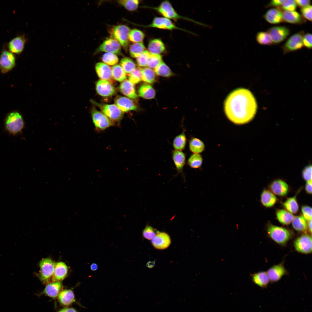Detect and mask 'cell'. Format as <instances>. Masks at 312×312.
Returning <instances> with one entry per match:
<instances>
[{
	"instance_id": "cell-44",
	"label": "cell",
	"mask_w": 312,
	"mask_h": 312,
	"mask_svg": "<svg viewBox=\"0 0 312 312\" xmlns=\"http://www.w3.org/2000/svg\"><path fill=\"white\" fill-rule=\"evenodd\" d=\"M156 74L160 76L169 77L172 75V72L169 67L163 62L155 69Z\"/></svg>"
},
{
	"instance_id": "cell-3",
	"label": "cell",
	"mask_w": 312,
	"mask_h": 312,
	"mask_svg": "<svg viewBox=\"0 0 312 312\" xmlns=\"http://www.w3.org/2000/svg\"><path fill=\"white\" fill-rule=\"evenodd\" d=\"M148 8L157 11L164 17L169 19L170 18L175 20L181 19H184L195 23L203 26L206 27L207 26V25L205 24L179 15L175 10L170 3L168 1H165L162 2L157 7H148Z\"/></svg>"
},
{
	"instance_id": "cell-60",
	"label": "cell",
	"mask_w": 312,
	"mask_h": 312,
	"mask_svg": "<svg viewBox=\"0 0 312 312\" xmlns=\"http://www.w3.org/2000/svg\"><path fill=\"white\" fill-rule=\"evenodd\" d=\"M284 0H274L272 1L270 3V5L272 6H278L281 5L283 3Z\"/></svg>"
},
{
	"instance_id": "cell-17",
	"label": "cell",
	"mask_w": 312,
	"mask_h": 312,
	"mask_svg": "<svg viewBox=\"0 0 312 312\" xmlns=\"http://www.w3.org/2000/svg\"><path fill=\"white\" fill-rule=\"evenodd\" d=\"M96 88L98 94L103 97L111 96L116 92L115 88L110 82L103 79L96 82Z\"/></svg>"
},
{
	"instance_id": "cell-11",
	"label": "cell",
	"mask_w": 312,
	"mask_h": 312,
	"mask_svg": "<svg viewBox=\"0 0 312 312\" xmlns=\"http://www.w3.org/2000/svg\"><path fill=\"white\" fill-rule=\"evenodd\" d=\"M16 65V58L14 54L9 51H3L0 55V68L5 73L11 70Z\"/></svg>"
},
{
	"instance_id": "cell-37",
	"label": "cell",
	"mask_w": 312,
	"mask_h": 312,
	"mask_svg": "<svg viewBox=\"0 0 312 312\" xmlns=\"http://www.w3.org/2000/svg\"><path fill=\"white\" fill-rule=\"evenodd\" d=\"M292 222L293 227L297 231L305 232L307 229V220L302 216L295 217Z\"/></svg>"
},
{
	"instance_id": "cell-20",
	"label": "cell",
	"mask_w": 312,
	"mask_h": 312,
	"mask_svg": "<svg viewBox=\"0 0 312 312\" xmlns=\"http://www.w3.org/2000/svg\"><path fill=\"white\" fill-rule=\"evenodd\" d=\"M267 272L270 281L272 282L278 281L287 273V270L282 263L273 266L268 269Z\"/></svg>"
},
{
	"instance_id": "cell-46",
	"label": "cell",
	"mask_w": 312,
	"mask_h": 312,
	"mask_svg": "<svg viewBox=\"0 0 312 312\" xmlns=\"http://www.w3.org/2000/svg\"><path fill=\"white\" fill-rule=\"evenodd\" d=\"M118 3L127 10L130 11L136 10L138 7L139 1L137 0H121Z\"/></svg>"
},
{
	"instance_id": "cell-40",
	"label": "cell",
	"mask_w": 312,
	"mask_h": 312,
	"mask_svg": "<svg viewBox=\"0 0 312 312\" xmlns=\"http://www.w3.org/2000/svg\"><path fill=\"white\" fill-rule=\"evenodd\" d=\"M145 47L142 42L133 43L130 46V54L132 57L137 58L145 50Z\"/></svg>"
},
{
	"instance_id": "cell-39",
	"label": "cell",
	"mask_w": 312,
	"mask_h": 312,
	"mask_svg": "<svg viewBox=\"0 0 312 312\" xmlns=\"http://www.w3.org/2000/svg\"><path fill=\"white\" fill-rule=\"evenodd\" d=\"M296 195L287 198L283 203V205L287 211L291 213H296L298 211L299 206Z\"/></svg>"
},
{
	"instance_id": "cell-42",
	"label": "cell",
	"mask_w": 312,
	"mask_h": 312,
	"mask_svg": "<svg viewBox=\"0 0 312 312\" xmlns=\"http://www.w3.org/2000/svg\"><path fill=\"white\" fill-rule=\"evenodd\" d=\"M145 37L144 33L141 31L136 29L130 30L129 39L130 41L133 43L140 42H142Z\"/></svg>"
},
{
	"instance_id": "cell-50",
	"label": "cell",
	"mask_w": 312,
	"mask_h": 312,
	"mask_svg": "<svg viewBox=\"0 0 312 312\" xmlns=\"http://www.w3.org/2000/svg\"><path fill=\"white\" fill-rule=\"evenodd\" d=\"M150 53L148 51L145 50L137 58L136 61L138 65L140 67L147 66Z\"/></svg>"
},
{
	"instance_id": "cell-47",
	"label": "cell",
	"mask_w": 312,
	"mask_h": 312,
	"mask_svg": "<svg viewBox=\"0 0 312 312\" xmlns=\"http://www.w3.org/2000/svg\"><path fill=\"white\" fill-rule=\"evenodd\" d=\"M102 60L104 63L110 65H116L118 62L119 59L116 54L111 53L104 54Z\"/></svg>"
},
{
	"instance_id": "cell-31",
	"label": "cell",
	"mask_w": 312,
	"mask_h": 312,
	"mask_svg": "<svg viewBox=\"0 0 312 312\" xmlns=\"http://www.w3.org/2000/svg\"><path fill=\"white\" fill-rule=\"evenodd\" d=\"M182 128L181 133L176 136L173 140L172 146L174 150L182 151L185 148L187 139L185 129L184 127Z\"/></svg>"
},
{
	"instance_id": "cell-1",
	"label": "cell",
	"mask_w": 312,
	"mask_h": 312,
	"mask_svg": "<svg viewBox=\"0 0 312 312\" xmlns=\"http://www.w3.org/2000/svg\"><path fill=\"white\" fill-rule=\"evenodd\" d=\"M257 105L252 93L246 89L239 88L231 92L224 103V109L227 118L237 125L250 121L257 111Z\"/></svg>"
},
{
	"instance_id": "cell-4",
	"label": "cell",
	"mask_w": 312,
	"mask_h": 312,
	"mask_svg": "<svg viewBox=\"0 0 312 312\" xmlns=\"http://www.w3.org/2000/svg\"><path fill=\"white\" fill-rule=\"evenodd\" d=\"M267 231L269 236L281 245H285L292 236V233L288 229L272 224H268Z\"/></svg>"
},
{
	"instance_id": "cell-8",
	"label": "cell",
	"mask_w": 312,
	"mask_h": 312,
	"mask_svg": "<svg viewBox=\"0 0 312 312\" xmlns=\"http://www.w3.org/2000/svg\"><path fill=\"white\" fill-rule=\"evenodd\" d=\"M129 28L125 25H120L114 26L112 29L111 35L127 50L129 44Z\"/></svg>"
},
{
	"instance_id": "cell-12",
	"label": "cell",
	"mask_w": 312,
	"mask_h": 312,
	"mask_svg": "<svg viewBox=\"0 0 312 312\" xmlns=\"http://www.w3.org/2000/svg\"><path fill=\"white\" fill-rule=\"evenodd\" d=\"M142 26L145 27L155 28L169 30L179 29L187 32L188 31L193 34L191 32L177 27L170 19L164 17H155L151 23L147 25Z\"/></svg>"
},
{
	"instance_id": "cell-62",
	"label": "cell",
	"mask_w": 312,
	"mask_h": 312,
	"mask_svg": "<svg viewBox=\"0 0 312 312\" xmlns=\"http://www.w3.org/2000/svg\"><path fill=\"white\" fill-rule=\"evenodd\" d=\"M307 229H309L311 233L312 232V220L307 221Z\"/></svg>"
},
{
	"instance_id": "cell-54",
	"label": "cell",
	"mask_w": 312,
	"mask_h": 312,
	"mask_svg": "<svg viewBox=\"0 0 312 312\" xmlns=\"http://www.w3.org/2000/svg\"><path fill=\"white\" fill-rule=\"evenodd\" d=\"M303 16L309 21H312V6L309 5L302 8L301 10Z\"/></svg>"
},
{
	"instance_id": "cell-32",
	"label": "cell",
	"mask_w": 312,
	"mask_h": 312,
	"mask_svg": "<svg viewBox=\"0 0 312 312\" xmlns=\"http://www.w3.org/2000/svg\"><path fill=\"white\" fill-rule=\"evenodd\" d=\"M282 13L283 19L287 22L296 24L302 21L301 16L296 11L285 10Z\"/></svg>"
},
{
	"instance_id": "cell-28",
	"label": "cell",
	"mask_w": 312,
	"mask_h": 312,
	"mask_svg": "<svg viewBox=\"0 0 312 312\" xmlns=\"http://www.w3.org/2000/svg\"><path fill=\"white\" fill-rule=\"evenodd\" d=\"M264 17L267 21L272 24L279 23L283 21L282 12L279 9L275 8L268 10Z\"/></svg>"
},
{
	"instance_id": "cell-16",
	"label": "cell",
	"mask_w": 312,
	"mask_h": 312,
	"mask_svg": "<svg viewBox=\"0 0 312 312\" xmlns=\"http://www.w3.org/2000/svg\"><path fill=\"white\" fill-rule=\"evenodd\" d=\"M27 39L24 35L16 37L11 40L8 44L9 51L16 54L23 51Z\"/></svg>"
},
{
	"instance_id": "cell-15",
	"label": "cell",
	"mask_w": 312,
	"mask_h": 312,
	"mask_svg": "<svg viewBox=\"0 0 312 312\" xmlns=\"http://www.w3.org/2000/svg\"><path fill=\"white\" fill-rule=\"evenodd\" d=\"M151 243L155 248L163 250L169 246L171 239L169 235L166 233L159 232L152 239Z\"/></svg>"
},
{
	"instance_id": "cell-26",
	"label": "cell",
	"mask_w": 312,
	"mask_h": 312,
	"mask_svg": "<svg viewBox=\"0 0 312 312\" xmlns=\"http://www.w3.org/2000/svg\"><path fill=\"white\" fill-rule=\"evenodd\" d=\"M119 89L122 94L131 99H136L138 97L133 84L129 80L123 81L120 85Z\"/></svg>"
},
{
	"instance_id": "cell-2",
	"label": "cell",
	"mask_w": 312,
	"mask_h": 312,
	"mask_svg": "<svg viewBox=\"0 0 312 312\" xmlns=\"http://www.w3.org/2000/svg\"><path fill=\"white\" fill-rule=\"evenodd\" d=\"M4 126L8 133L14 135L21 133L25 124L22 115L17 112L14 111L9 114L6 117Z\"/></svg>"
},
{
	"instance_id": "cell-53",
	"label": "cell",
	"mask_w": 312,
	"mask_h": 312,
	"mask_svg": "<svg viewBox=\"0 0 312 312\" xmlns=\"http://www.w3.org/2000/svg\"><path fill=\"white\" fill-rule=\"evenodd\" d=\"M302 216L307 221L312 220V208L308 206H304L301 207Z\"/></svg>"
},
{
	"instance_id": "cell-19",
	"label": "cell",
	"mask_w": 312,
	"mask_h": 312,
	"mask_svg": "<svg viewBox=\"0 0 312 312\" xmlns=\"http://www.w3.org/2000/svg\"><path fill=\"white\" fill-rule=\"evenodd\" d=\"M269 188L274 195L284 196L286 195L289 190V186L285 181L281 179L274 180L269 185Z\"/></svg>"
},
{
	"instance_id": "cell-25",
	"label": "cell",
	"mask_w": 312,
	"mask_h": 312,
	"mask_svg": "<svg viewBox=\"0 0 312 312\" xmlns=\"http://www.w3.org/2000/svg\"><path fill=\"white\" fill-rule=\"evenodd\" d=\"M173 160L177 171V174L183 175V170L185 164V155L182 151L173 150L172 152Z\"/></svg>"
},
{
	"instance_id": "cell-57",
	"label": "cell",
	"mask_w": 312,
	"mask_h": 312,
	"mask_svg": "<svg viewBox=\"0 0 312 312\" xmlns=\"http://www.w3.org/2000/svg\"><path fill=\"white\" fill-rule=\"evenodd\" d=\"M296 4L302 8L307 6L309 5L310 1L309 0H295Z\"/></svg>"
},
{
	"instance_id": "cell-56",
	"label": "cell",
	"mask_w": 312,
	"mask_h": 312,
	"mask_svg": "<svg viewBox=\"0 0 312 312\" xmlns=\"http://www.w3.org/2000/svg\"><path fill=\"white\" fill-rule=\"evenodd\" d=\"M303 44L304 46L309 49L312 48V34L307 33L304 35L303 37Z\"/></svg>"
},
{
	"instance_id": "cell-43",
	"label": "cell",
	"mask_w": 312,
	"mask_h": 312,
	"mask_svg": "<svg viewBox=\"0 0 312 312\" xmlns=\"http://www.w3.org/2000/svg\"><path fill=\"white\" fill-rule=\"evenodd\" d=\"M202 162V156L198 154L194 153L189 158L187 164L192 168H198L201 166Z\"/></svg>"
},
{
	"instance_id": "cell-35",
	"label": "cell",
	"mask_w": 312,
	"mask_h": 312,
	"mask_svg": "<svg viewBox=\"0 0 312 312\" xmlns=\"http://www.w3.org/2000/svg\"><path fill=\"white\" fill-rule=\"evenodd\" d=\"M142 73V79L150 84L154 83L156 79V73L152 69L148 68H140Z\"/></svg>"
},
{
	"instance_id": "cell-21",
	"label": "cell",
	"mask_w": 312,
	"mask_h": 312,
	"mask_svg": "<svg viewBox=\"0 0 312 312\" xmlns=\"http://www.w3.org/2000/svg\"><path fill=\"white\" fill-rule=\"evenodd\" d=\"M116 106L122 112H127L131 110H136L137 107L130 99L124 96H118L115 99Z\"/></svg>"
},
{
	"instance_id": "cell-34",
	"label": "cell",
	"mask_w": 312,
	"mask_h": 312,
	"mask_svg": "<svg viewBox=\"0 0 312 312\" xmlns=\"http://www.w3.org/2000/svg\"><path fill=\"white\" fill-rule=\"evenodd\" d=\"M277 218L281 224L288 225L293 221L295 216L287 210L280 209L277 210L276 213Z\"/></svg>"
},
{
	"instance_id": "cell-45",
	"label": "cell",
	"mask_w": 312,
	"mask_h": 312,
	"mask_svg": "<svg viewBox=\"0 0 312 312\" xmlns=\"http://www.w3.org/2000/svg\"><path fill=\"white\" fill-rule=\"evenodd\" d=\"M163 62L162 57L160 54H151L147 66L150 68L155 69Z\"/></svg>"
},
{
	"instance_id": "cell-7",
	"label": "cell",
	"mask_w": 312,
	"mask_h": 312,
	"mask_svg": "<svg viewBox=\"0 0 312 312\" xmlns=\"http://www.w3.org/2000/svg\"><path fill=\"white\" fill-rule=\"evenodd\" d=\"M100 109L102 112L115 122L119 123L122 119L123 113L115 104L99 103L93 101Z\"/></svg>"
},
{
	"instance_id": "cell-14",
	"label": "cell",
	"mask_w": 312,
	"mask_h": 312,
	"mask_svg": "<svg viewBox=\"0 0 312 312\" xmlns=\"http://www.w3.org/2000/svg\"><path fill=\"white\" fill-rule=\"evenodd\" d=\"M303 35L300 33L296 34L287 40L283 47L284 53L289 52L301 49L303 46Z\"/></svg>"
},
{
	"instance_id": "cell-9",
	"label": "cell",
	"mask_w": 312,
	"mask_h": 312,
	"mask_svg": "<svg viewBox=\"0 0 312 312\" xmlns=\"http://www.w3.org/2000/svg\"><path fill=\"white\" fill-rule=\"evenodd\" d=\"M294 246L298 252L305 254L312 252V237L307 234L302 235L297 238L294 242Z\"/></svg>"
},
{
	"instance_id": "cell-27",
	"label": "cell",
	"mask_w": 312,
	"mask_h": 312,
	"mask_svg": "<svg viewBox=\"0 0 312 312\" xmlns=\"http://www.w3.org/2000/svg\"><path fill=\"white\" fill-rule=\"evenodd\" d=\"M148 51L151 54H160L164 52L165 45L162 41L159 39H152L148 42Z\"/></svg>"
},
{
	"instance_id": "cell-22",
	"label": "cell",
	"mask_w": 312,
	"mask_h": 312,
	"mask_svg": "<svg viewBox=\"0 0 312 312\" xmlns=\"http://www.w3.org/2000/svg\"><path fill=\"white\" fill-rule=\"evenodd\" d=\"M57 298L60 304L65 307H68L76 301L73 291L69 289H63Z\"/></svg>"
},
{
	"instance_id": "cell-38",
	"label": "cell",
	"mask_w": 312,
	"mask_h": 312,
	"mask_svg": "<svg viewBox=\"0 0 312 312\" xmlns=\"http://www.w3.org/2000/svg\"><path fill=\"white\" fill-rule=\"evenodd\" d=\"M111 69L112 77L114 79L121 82L126 79V73L120 65L116 64L113 66Z\"/></svg>"
},
{
	"instance_id": "cell-23",
	"label": "cell",
	"mask_w": 312,
	"mask_h": 312,
	"mask_svg": "<svg viewBox=\"0 0 312 312\" xmlns=\"http://www.w3.org/2000/svg\"><path fill=\"white\" fill-rule=\"evenodd\" d=\"M68 272V266L64 262L61 261L56 263L51 282L62 281L66 277Z\"/></svg>"
},
{
	"instance_id": "cell-61",
	"label": "cell",
	"mask_w": 312,
	"mask_h": 312,
	"mask_svg": "<svg viewBox=\"0 0 312 312\" xmlns=\"http://www.w3.org/2000/svg\"><path fill=\"white\" fill-rule=\"evenodd\" d=\"M90 268L92 271H95L97 270L98 266L96 263H93L90 265Z\"/></svg>"
},
{
	"instance_id": "cell-18",
	"label": "cell",
	"mask_w": 312,
	"mask_h": 312,
	"mask_svg": "<svg viewBox=\"0 0 312 312\" xmlns=\"http://www.w3.org/2000/svg\"><path fill=\"white\" fill-rule=\"evenodd\" d=\"M62 281L51 282L46 285L40 294L45 295L53 299L57 298L63 289Z\"/></svg>"
},
{
	"instance_id": "cell-36",
	"label": "cell",
	"mask_w": 312,
	"mask_h": 312,
	"mask_svg": "<svg viewBox=\"0 0 312 312\" xmlns=\"http://www.w3.org/2000/svg\"><path fill=\"white\" fill-rule=\"evenodd\" d=\"M189 148L192 152L194 153L198 154L204 151L205 145L203 142L199 139L193 138L189 141Z\"/></svg>"
},
{
	"instance_id": "cell-29",
	"label": "cell",
	"mask_w": 312,
	"mask_h": 312,
	"mask_svg": "<svg viewBox=\"0 0 312 312\" xmlns=\"http://www.w3.org/2000/svg\"><path fill=\"white\" fill-rule=\"evenodd\" d=\"M277 198L271 191L265 189L262 191L261 196V201L262 205L267 207L273 206L276 202Z\"/></svg>"
},
{
	"instance_id": "cell-55",
	"label": "cell",
	"mask_w": 312,
	"mask_h": 312,
	"mask_svg": "<svg viewBox=\"0 0 312 312\" xmlns=\"http://www.w3.org/2000/svg\"><path fill=\"white\" fill-rule=\"evenodd\" d=\"M303 179L307 181L312 180V166L309 165L303 169L302 173Z\"/></svg>"
},
{
	"instance_id": "cell-6",
	"label": "cell",
	"mask_w": 312,
	"mask_h": 312,
	"mask_svg": "<svg viewBox=\"0 0 312 312\" xmlns=\"http://www.w3.org/2000/svg\"><path fill=\"white\" fill-rule=\"evenodd\" d=\"M91 116L95 129L97 131L104 130L115 125L114 122L95 108L92 111Z\"/></svg>"
},
{
	"instance_id": "cell-30",
	"label": "cell",
	"mask_w": 312,
	"mask_h": 312,
	"mask_svg": "<svg viewBox=\"0 0 312 312\" xmlns=\"http://www.w3.org/2000/svg\"><path fill=\"white\" fill-rule=\"evenodd\" d=\"M251 277L255 284L263 288L267 287L270 281L267 273L265 272L255 273L252 275Z\"/></svg>"
},
{
	"instance_id": "cell-51",
	"label": "cell",
	"mask_w": 312,
	"mask_h": 312,
	"mask_svg": "<svg viewBox=\"0 0 312 312\" xmlns=\"http://www.w3.org/2000/svg\"><path fill=\"white\" fill-rule=\"evenodd\" d=\"M159 232L150 226L147 225L142 232L143 237L149 240H152Z\"/></svg>"
},
{
	"instance_id": "cell-24",
	"label": "cell",
	"mask_w": 312,
	"mask_h": 312,
	"mask_svg": "<svg viewBox=\"0 0 312 312\" xmlns=\"http://www.w3.org/2000/svg\"><path fill=\"white\" fill-rule=\"evenodd\" d=\"M95 68L97 74L100 79L111 83L112 77V69L109 66L104 63L99 62L96 64Z\"/></svg>"
},
{
	"instance_id": "cell-48",
	"label": "cell",
	"mask_w": 312,
	"mask_h": 312,
	"mask_svg": "<svg viewBox=\"0 0 312 312\" xmlns=\"http://www.w3.org/2000/svg\"><path fill=\"white\" fill-rule=\"evenodd\" d=\"M256 40L261 44L270 45L273 42L268 34L265 32H258L256 36Z\"/></svg>"
},
{
	"instance_id": "cell-41",
	"label": "cell",
	"mask_w": 312,
	"mask_h": 312,
	"mask_svg": "<svg viewBox=\"0 0 312 312\" xmlns=\"http://www.w3.org/2000/svg\"><path fill=\"white\" fill-rule=\"evenodd\" d=\"M120 64V66L127 73H130L135 68V64L133 61L128 57H125L122 59Z\"/></svg>"
},
{
	"instance_id": "cell-52",
	"label": "cell",
	"mask_w": 312,
	"mask_h": 312,
	"mask_svg": "<svg viewBox=\"0 0 312 312\" xmlns=\"http://www.w3.org/2000/svg\"><path fill=\"white\" fill-rule=\"evenodd\" d=\"M281 8L285 10L293 11L296 7V3L295 0H284L281 5Z\"/></svg>"
},
{
	"instance_id": "cell-59",
	"label": "cell",
	"mask_w": 312,
	"mask_h": 312,
	"mask_svg": "<svg viewBox=\"0 0 312 312\" xmlns=\"http://www.w3.org/2000/svg\"><path fill=\"white\" fill-rule=\"evenodd\" d=\"M312 180L307 181L305 186V189L306 192L309 194H312Z\"/></svg>"
},
{
	"instance_id": "cell-13",
	"label": "cell",
	"mask_w": 312,
	"mask_h": 312,
	"mask_svg": "<svg viewBox=\"0 0 312 312\" xmlns=\"http://www.w3.org/2000/svg\"><path fill=\"white\" fill-rule=\"evenodd\" d=\"M267 33L272 42L280 43L284 40L289 34V29L284 26H275L269 29Z\"/></svg>"
},
{
	"instance_id": "cell-33",
	"label": "cell",
	"mask_w": 312,
	"mask_h": 312,
	"mask_svg": "<svg viewBox=\"0 0 312 312\" xmlns=\"http://www.w3.org/2000/svg\"><path fill=\"white\" fill-rule=\"evenodd\" d=\"M155 90L151 86L148 84H142L138 90L139 95L145 99H153L155 96Z\"/></svg>"
},
{
	"instance_id": "cell-58",
	"label": "cell",
	"mask_w": 312,
	"mask_h": 312,
	"mask_svg": "<svg viewBox=\"0 0 312 312\" xmlns=\"http://www.w3.org/2000/svg\"><path fill=\"white\" fill-rule=\"evenodd\" d=\"M56 312H79L75 309L68 307H65L58 310Z\"/></svg>"
},
{
	"instance_id": "cell-49",
	"label": "cell",
	"mask_w": 312,
	"mask_h": 312,
	"mask_svg": "<svg viewBox=\"0 0 312 312\" xmlns=\"http://www.w3.org/2000/svg\"><path fill=\"white\" fill-rule=\"evenodd\" d=\"M129 80L133 84L139 83L142 79V73L140 68H135L129 74Z\"/></svg>"
},
{
	"instance_id": "cell-5",
	"label": "cell",
	"mask_w": 312,
	"mask_h": 312,
	"mask_svg": "<svg viewBox=\"0 0 312 312\" xmlns=\"http://www.w3.org/2000/svg\"><path fill=\"white\" fill-rule=\"evenodd\" d=\"M56 263L51 259H42L39 262L40 270L38 277L44 284L51 283Z\"/></svg>"
},
{
	"instance_id": "cell-10",
	"label": "cell",
	"mask_w": 312,
	"mask_h": 312,
	"mask_svg": "<svg viewBox=\"0 0 312 312\" xmlns=\"http://www.w3.org/2000/svg\"><path fill=\"white\" fill-rule=\"evenodd\" d=\"M100 52L111 53L121 55V46L119 42L114 38H110L105 40L96 49L94 54Z\"/></svg>"
}]
</instances>
